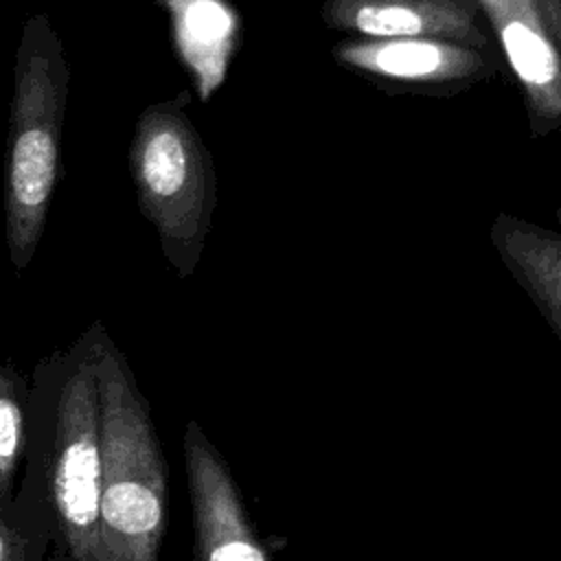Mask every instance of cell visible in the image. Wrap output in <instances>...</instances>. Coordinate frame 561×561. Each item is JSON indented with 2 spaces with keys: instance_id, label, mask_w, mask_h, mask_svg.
<instances>
[{
  "instance_id": "cell-1",
  "label": "cell",
  "mask_w": 561,
  "mask_h": 561,
  "mask_svg": "<svg viewBox=\"0 0 561 561\" xmlns=\"http://www.w3.org/2000/svg\"><path fill=\"white\" fill-rule=\"evenodd\" d=\"M96 331L99 322L31 375L26 458L39 467L53 511L50 559L101 561Z\"/></svg>"
},
{
  "instance_id": "cell-2",
  "label": "cell",
  "mask_w": 561,
  "mask_h": 561,
  "mask_svg": "<svg viewBox=\"0 0 561 561\" xmlns=\"http://www.w3.org/2000/svg\"><path fill=\"white\" fill-rule=\"evenodd\" d=\"M101 561H160L169 476L149 401L107 329L96 331Z\"/></svg>"
},
{
  "instance_id": "cell-3",
  "label": "cell",
  "mask_w": 561,
  "mask_h": 561,
  "mask_svg": "<svg viewBox=\"0 0 561 561\" xmlns=\"http://www.w3.org/2000/svg\"><path fill=\"white\" fill-rule=\"evenodd\" d=\"M68 94L70 68L61 37L46 13H33L15 48L4 164V239L15 272L31 265L46 228Z\"/></svg>"
},
{
  "instance_id": "cell-4",
  "label": "cell",
  "mask_w": 561,
  "mask_h": 561,
  "mask_svg": "<svg viewBox=\"0 0 561 561\" xmlns=\"http://www.w3.org/2000/svg\"><path fill=\"white\" fill-rule=\"evenodd\" d=\"M186 99L147 105L127 153L138 208L178 278L197 270L217 208L215 162L186 114Z\"/></svg>"
},
{
  "instance_id": "cell-5",
  "label": "cell",
  "mask_w": 561,
  "mask_h": 561,
  "mask_svg": "<svg viewBox=\"0 0 561 561\" xmlns=\"http://www.w3.org/2000/svg\"><path fill=\"white\" fill-rule=\"evenodd\" d=\"M333 59L386 92L454 94L495 75L491 46L447 37H346Z\"/></svg>"
},
{
  "instance_id": "cell-6",
  "label": "cell",
  "mask_w": 561,
  "mask_h": 561,
  "mask_svg": "<svg viewBox=\"0 0 561 561\" xmlns=\"http://www.w3.org/2000/svg\"><path fill=\"white\" fill-rule=\"evenodd\" d=\"M182 454L193 517V561H274L248 511L237 478L191 419L182 434Z\"/></svg>"
},
{
  "instance_id": "cell-7",
  "label": "cell",
  "mask_w": 561,
  "mask_h": 561,
  "mask_svg": "<svg viewBox=\"0 0 561 561\" xmlns=\"http://www.w3.org/2000/svg\"><path fill=\"white\" fill-rule=\"evenodd\" d=\"M526 107L530 136L561 129V53L537 22L528 0H500L482 9Z\"/></svg>"
},
{
  "instance_id": "cell-8",
  "label": "cell",
  "mask_w": 561,
  "mask_h": 561,
  "mask_svg": "<svg viewBox=\"0 0 561 561\" xmlns=\"http://www.w3.org/2000/svg\"><path fill=\"white\" fill-rule=\"evenodd\" d=\"M473 0H324L322 22L348 37H447L489 46Z\"/></svg>"
},
{
  "instance_id": "cell-9",
  "label": "cell",
  "mask_w": 561,
  "mask_h": 561,
  "mask_svg": "<svg viewBox=\"0 0 561 561\" xmlns=\"http://www.w3.org/2000/svg\"><path fill=\"white\" fill-rule=\"evenodd\" d=\"M489 239L508 274L561 340V232L497 213Z\"/></svg>"
},
{
  "instance_id": "cell-10",
  "label": "cell",
  "mask_w": 561,
  "mask_h": 561,
  "mask_svg": "<svg viewBox=\"0 0 561 561\" xmlns=\"http://www.w3.org/2000/svg\"><path fill=\"white\" fill-rule=\"evenodd\" d=\"M173 13V37L182 57L197 75L199 94L208 96L224 77L226 44L234 20L217 0H169Z\"/></svg>"
},
{
  "instance_id": "cell-11",
  "label": "cell",
  "mask_w": 561,
  "mask_h": 561,
  "mask_svg": "<svg viewBox=\"0 0 561 561\" xmlns=\"http://www.w3.org/2000/svg\"><path fill=\"white\" fill-rule=\"evenodd\" d=\"M53 543V511L39 467L24 456L15 495L0 504V561H44Z\"/></svg>"
},
{
  "instance_id": "cell-12",
  "label": "cell",
  "mask_w": 561,
  "mask_h": 561,
  "mask_svg": "<svg viewBox=\"0 0 561 561\" xmlns=\"http://www.w3.org/2000/svg\"><path fill=\"white\" fill-rule=\"evenodd\" d=\"M31 377L0 355V504L15 495L26 456Z\"/></svg>"
},
{
  "instance_id": "cell-13",
  "label": "cell",
  "mask_w": 561,
  "mask_h": 561,
  "mask_svg": "<svg viewBox=\"0 0 561 561\" xmlns=\"http://www.w3.org/2000/svg\"><path fill=\"white\" fill-rule=\"evenodd\" d=\"M537 22L561 53V0H528Z\"/></svg>"
},
{
  "instance_id": "cell-14",
  "label": "cell",
  "mask_w": 561,
  "mask_h": 561,
  "mask_svg": "<svg viewBox=\"0 0 561 561\" xmlns=\"http://www.w3.org/2000/svg\"><path fill=\"white\" fill-rule=\"evenodd\" d=\"M473 2H478V7H480V11L484 9V7H491V4H495V2H500V0H473Z\"/></svg>"
},
{
  "instance_id": "cell-15",
  "label": "cell",
  "mask_w": 561,
  "mask_h": 561,
  "mask_svg": "<svg viewBox=\"0 0 561 561\" xmlns=\"http://www.w3.org/2000/svg\"><path fill=\"white\" fill-rule=\"evenodd\" d=\"M50 561H64V559H50Z\"/></svg>"
}]
</instances>
